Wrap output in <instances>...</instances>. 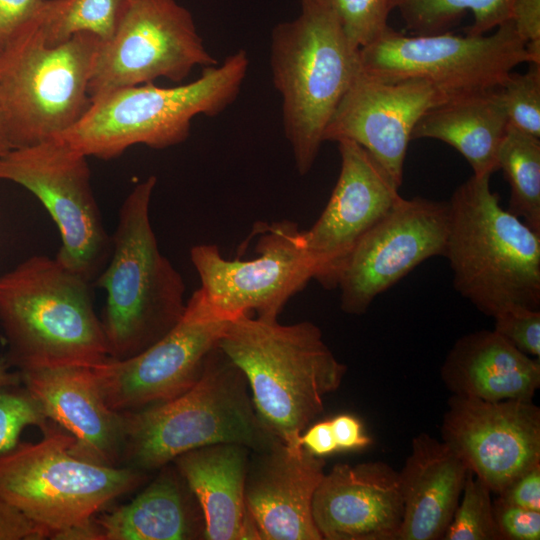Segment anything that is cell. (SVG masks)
I'll return each instance as SVG.
<instances>
[{"label":"cell","instance_id":"8992f818","mask_svg":"<svg viewBox=\"0 0 540 540\" xmlns=\"http://www.w3.org/2000/svg\"><path fill=\"white\" fill-rule=\"evenodd\" d=\"M299 14L272 31L270 67L282 98L285 136L295 167L314 165L326 126L360 70L331 0H298Z\"/></svg>","mask_w":540,"mask_h":540},{"label":"cell","instance_id":"f546056e","mask_svg":"<svg viewBox=\"0 0 540 540\" xmlns=\"http://www.w3.org/2000/svg\"><path fill=\"white\" fill-rule=\"evenodd\" d=\"M490 494L487 484L469 471L442 540H501Z\"/></svg>","mask_w":540,"mask_h":540},{"label":"cell","instance_id":"60d3db41","mask_svg":"<svg viewBox=\"0 0 540 540\" xmlns=\"http://www.w3.org/2000/svg\"><path fill=\"white\" fill-rule=\"evenodd\" d=\"M300 444L309 453L320 458L338 451L330 419L309 425L301 434Z\"/></svg>","mask_w":540,"mask_h":540},{"label":"cell","instance_id":"7a4b0ae2","mask_svg":"<svg viewBox=\"0 0 540 540\" xmlns=\"http://www.w3.org/2000/svg\"><path fill=\"white\" fill-rule=\"evenodd\" d=\"M448 205L444 257L455 290L480 312L540 307V233L500 204L490 176L472 175Z\"/></svg>","mask_w":540,"mask_h":540},{"label":"cell","instance_id":"b9f144b4","mask_svg":"<svg viewBox=\"0 0 540 540\" xmlns=\"http://www.w3.org/2000/svg\"><path fill=\"white\" fill-rule=\"evenodd\" d=\"M56 540H103L100 527L94 519L89 522L79 524L65 529L52 536Z\"/></svg>","mask_w":540,"mask_h":540},{"label":"cell","instance_id":"f6af8a7d","mask_svg":"<svg viewBox=\"0 0 540 540\" xmlns=\"http://www.w3.org/2000/svg\"><path fill=\"white\" fill-rule=\"evenodd\" d=\"M0 50H1V45H0Z\"/></svg>","mask_w":540,"mask_h":540},{"label":"cell","instance_id":"d6a6232c","mask_svg":"<svg viewBox=\"0 0 540 540\" xmlns=\"http://www.w3.org/2000/svg\"><path fill=\"white\" fill-rule=\"evenodd\" d=\"M51 424L39 402L25 387L0 389V454L19 443L25 427L36 426L43 433Z\"/></svg>","mask_w":540,"mask_h":540},{"label":"cell","instance_id":"4fadbf2b","mask_svg":"<svg viewBox=\"0 0 540 540\" xmlns=\"http://www.w3.org/2000/svg\"><path fill=\"white\" fill-rule=\"evenodd\" d=\"M215 64L192 14L176 0H126L112 37L97 51L88 93L91 99L159 78L179 83L195 67Z\"/></svg>","mask_w":540,"mask_h":540},{"label":"cell","instance_id":"9c48e42d","mask_svg":"<svg viewBox=\"0 0 540 540\" xmlns=\"http://www.w3.org/2000/svg\"><path fill=\"white\" fill-rule=\"evenodd\" d=\"M73 437L53 423L36 443L19 442L0 454V497L51 539L91 521L147 478L127 466L94 463L71 451Z\"/></svg>","mask_w":540,"mask_h":540},{"label":"cell","instance_id":"6da1fadb","mask_svg":"<svg viewBox=\"0 0 540 540\" xmlns=\"http://www.w3.org/2000/svg\"><path fill=\"white\" fill-rule=\"evenodd\" d=\"M217 346L244 374L263 426L293 449L302 447L301 434L347 371L309 321L286 325L241 315L228 323Z\"/></svg>","mask_w":540,"mask_h":540},{"label":"cell","instance_id":"ba28073f","mask_svg":"<svg viewBox=\"0 0 540 540\" xmlns=\"http://www.w3.org/2000/svg\"><path fill=\"white\" fill-rule=\"evenodd\" d=\"M41 9L0 50V109L12 149L65 132L91 103L88 84L102 41L80 33L48 45Z\"/></svg>","mask_w":540,"mask_h":540},{"label":"cell","instance_id":"52a82bcc","mask_svg":"<svg viewBox=\"0 0 540 540\" xmlns=\"http://www.w3.org/2000/svg\"><path fill=\"white\" fill-rule=\"evenodd\" d=\"M124 417L122 466L142 472L206 445L236 443L258 450L275 439L256 414L244 374L218 346L187 391Z\"/></svg>","mask_w":540,"mask_h":540},{"label":"cell","instance_id":"484cf974","mask_svg":"<svg viewBox=\"0 0 540 540\" xmlns=\"http://www.w3.org/2000/svg\"><path fill=\"white\" fill-rule=\"evenodd\" d=\"M509 122L498 88L450 99L425 113L411 140L429 138L456 149L473 175L491 176L498 168V152Z\"/></svg>","mask_w":540,"mask_h":540},{"label":"cell","instance_id":"83f0119b","mask_svg":"<svg viewBox=\"0 0 540 540\" xmlns=\"http://www.w3.org/2000/svg\"><path fill=\"white\" fill-rule=\"evenodd\" d=\"M498 168L510 186L507 210L540 233V138L508 125Z\"/></svg>","mask_w":540,"mask_h":540},{"label":"cell","instance_id":"f35d334b","mask_svg":"<svg viewBox=\"0 0 540 540\" xmlns=\"http://www.w3.org/2000/svg\"><path fill=\"white\" fill-rule=\"evenodd\" d=\"M47 533L0 497V540H41Z\"/></svg>","mask_w":540,"mask_h":540},{"label":"cell","instance_id":"3957f363","mask_svg":"<svg viewBox=\"0 0 540 540\" xmlns=\"http://www.w3.org/2000/svg\"><path fill=\"white\" fill-rule=\"evenodd\" d=\"M0 325L19 371L108 358L90 281L56 257L33 255L0 275Z\"/></svg>","mask_w":540,"mask_h":540},{"label":"cell","instance_id":"7bdbcfd3","mask_svg":"<svg viewBox=\"0 0 540 540\" xmlns=\"http://www.w3.org/2000/svg\"><path fill=\"white\" fill-rule=\"evenodd\" d=\"M6 357L0 359V389L22 384L20 371H10Z\"/></svg>","mask_w":540,"mask_h":540},{"label":"cell","instance_id":"4316f807","mask_svg":"<svg viewBox=\"0 0 540 540\" xmlns=\"http://www.w3.org/2000/svg\"><path fill=\"white\" fill-rule=\"evenodd\" d=\"M514 0H394L405 27L412 35H432L447 31L464 14L471 12L469 35H484L510 20Z\"/></svg>","mask_w":540,"mask_h":540},{"label":"cell","instance_id":"d6986e66","mask_svg":"<svg viewBox=\"0 0 540 540\" xmlns=\"http://www.w3.org/2000/svg\"><path fill=\"white\" fill-rule=\"evenodd\" d=\"M324 467V458L276 438L251 450L244 498L257 540H322L312 503Z\"/></svg>","mask_w":540,"mask_h":540},{"label":"cell","instance_id":"603a6c76","mask_svg":"<svg viewBox=\"0 0 540 540\" xmlns=\"http://www.w3.org/2000/svg\"><path fill=\"white\" fill-rule=\"evenodd\" d=\"M539 360L494 330H479L456 340L440 377L452 395L486 401L532 400L540 387Z\"/></svg>","mask_w":540,"mask_h":540},{"label":"cell","instance_id":"277c9868","mask_svg":"<svg viewBox=\"0 0 540 540\" xmlns=\"http://www.w3.org/2000/svg\"><path fill=\"white\" fill-rule=\"evenodd\" d=\"M157 179L149 176L124 199L108 263L97 277L106 293L100 318L108 357L124 360L149 348L181 319L185 284L159 249L150 221Z\"/></svg>","mask_w":540,"mask_h":540},{"label":"cell","instance_id":"ab89813d","mask_svg":"<svg viewBox=\"0 0 540 540\" xmlns=\"http://www.w3.org/2000/svg\"><path fill=\"white\" fill-rule=\"evenodd\" d=\"M338 451L361 450L372 443L363 424L354 415L339 414L330 419Z\"/></svg>","mask_w":540,"mask_h":540},{"label":"cell","instance_id":"e0dca14e","mask_svg":"<svg viewBox=\"0 0 540 540\" xmlns=\"http://www.w3.org/2000/svg\"><path fill=\"white\" fill-rule=\"evenodd\" d=\"M450 99L427 80L388 82L360 69L332 114L323 140L359 144L400 188L414 127L425 113Z\"/></svg>","mask_w":540,"mask_h":540},{"label":"cell","instance_id":"ffe728a7","mask_svg":"<svg viewBox=\"0 0 540 540\" xmlns=\"http://www.w3.org/2000/svg\"><path fill=\"white\" fill-rule=\"evenodd\" d=\"M403 512L398 471L383 461L336 464L312 503L322 540H397Z\"/></svg>","mask_w":540,"mask_h":540},{"label":"cell","instance_id":"f1b7e54d","mask_svg":"<svg viewBox=\"0 0 540 540\" xmlns=\"http://www.w3.org/2000/svg\"><path fill=\"white\" fill-rule=\"evenodd\" d=\"M126 0H45L41 29L48 45L55 46L80 33L108 41Z\"/></svg>","mask_w":540,"mask_h":540},{"label":"cell","instance_id":"8fae6325","mask_svg":"<svg viewBox=\"0 0 540 540\" xmlns=\"http://www.w3.org/2000/svg\"><path fill=\"white\" fill-rule=\"evenodd\" d=\"M87 156L58 137L13 148L0 157V180L30 191L55 222L61 246L55 256L88 281L108 262L111 237L90 183Z\"/></svg>","mask_w":540,"mask_h":540},{"label":"cell","instance_id":"5b68a950","mask_svg":"<svg viewBox=\"0 0 540 540\" xmlns=\"http://www.w3.org/2000/svg\"><path fill=\"white\" fill-rule=\"evenodd\" d=\"M249 68L245 50L204 67L196 80L174 87H121L94 98L82 117L55 136L85 156L109 160L143 144L165 149L184 142L198 115L214 117L238 97Z\"/></svg>","mask_w":540,"mask_h":540},{"label":"cell","instance_id":"4dcf8cb0","mask_svg":"<svg viewBox=\"0 0 540 540\" xmlns=\"http://www.w3.org/2000/svg\"><path fill=\"white\" fill-rule=\"evenodd\" d=\"M525 73L511 72L498 88L509 125L540 138V64Z\"/></svg>","mask_w":540,"mask_h":540},{"label":"cell","instance_id":"74e56055","mask_svg":"<svg viewBox=\"0 0 540 540\" xmlns=\"http://www.w3.org/2000/svg\"><path fill=\"white\" fill-rule=\"evenodd\" d=\"M45 0H0V45L8 41L40 11Z\"/></svg>","mask_w":540,"mask_h":540},{"label":"cell","instance_id":"e575fe53","mask_svg":"<svg viewBox=\"0 0 540 540\" xmlns=\"http://www.w3.org/2000/svg\"><path fill=\"white\" fill-rule=\"evenodd\" d=\"M493 512L501 540L540 539V511L509 504L497 498L493 502Z\"/></svg>","mask_w":540,"mask_h":540},{"label":"cell","instance_id":"1f68e13d","mask_svg":"<svg viewBox=\"0 0 540 540\" xmlns=\"http://www.w3.org/2000/svg\"><path fill=\"white\" fill-rule=\"evenodd\" d=\"M342 29L357 49L377 41L389 28L394 0H331Z\"/></svg>","mask_w":540,"mask_h":540},{"label":"cell","instance_id":"836d02e7","mask_svg":"<svg viewBox=\"0 0 540 540\" xmlns=\"http://www.w3.org/2000/svg\"><path fill=\"white\" fill-rule=\"evenodd\" d=\"M494 331L524 354L540 359V310L516 308L493 317Z\"/></svg>","mask_w":540,"mask_h":540},{"label":"cell","instance_id":"d4e9b609","mask_svg":"<svg viewBox=\"0 0 540 540\" xmlns=\"http://www.w3.org/2000/svg\"><path fill=\"white\" fill-rule=\"evenodd\" d=\"M158 476L129 503L95 516L103 540H191L204 538L199 505L176 468Z\"/></svg>","mask_w":540,"mask_h":540},{"label":"cell","instance_id":"ac0fdd59","mask_svg":"<svg viewBox=\"0 0 540 540\" xmlns=\"http://www.w3.org/2000/svg\"><path fill=\"white\" fill-rule=\"evenodd\" d=\"M340 173L329 201L316 222L302 230L324 288L337 287L339 273L354 246L401 197L399 187L359 144L340 140Z\"/></svg>","mask_w":540,"mask_h":540},{"label":"cell","instance_id":"7402d4cb","mask_svg":"<svg viewBox=\"0 0 540 540\" xmlns=\"http://www.w3.org/2000/svg\"><path fill=\"white\" fill-rule=\"evenodd\" d=\"M469 469L442 441L422 432L398 471L404 512L397 540H442Z\"/></svg>","mask_w":540,"mask_h":540},{"label":"cell","instance_id":"2e32d148","mask_svg":"<svg viewBox=\"0 0 540 540\" xmlns=\"http://www.w3.org/2000/svg\"><path fill=\"white\" fill-rule=\"evenodd\" d=\"M441 440L497 495L540 464V408L532 400L452 395Z\"/></svg>","mask_w":540,"mask_h":540},{"label":"cell","instance_id":"d590c367","mask_svg":"<svg viewBox=\"0 0 540 540\" xmlns=\"http://www.w3.org/2000/svg\"><path fill=\"white\" fill-rule=\"evenodd\" d=\"M510 20L525 44L529 63L540 64V0H514Z\"/></svg>","mask_w":540,"mask_h":540},{"label":"cell","instance_id":"30bf717a","mask_svg":"<svg viewBox=\"0 0 540 540\" xmlns=\"http://www.w3.org/2000/svg\"><path fill=\"white\" fill-rule=\"evenodd\" d=\"M360 69L382 81L424 79L451 98L499 88L515 67L529 63L511 20L491 35H405L391 27L359 50Z\"/></svg>","mask_w":540,"mask_h":540},{"label":"cell","instance_id":"ee69618b","mask_svg":"<svg viewBox=\"0 0 540 540\" xmlns=\"http://www.w3.org/2000/svg\"><path fill=\"white\" fill-rule=\"evenodd\" d=\"M12 149L6 123L0 109V157Z\"/></svg>","mask_w":540,"mask_h":540},{"label":"cell","instance_id":"7c38bea8","mask_svg":"<svg viewBox=\"0 0 540 540\" xmlns=\"http://www.w3.org/2000/svg\"><path fill=\"white\" fill-rule=\"evenodd\" d=\"M253 235L257 243L251 259L228 260L213 244L192 247L190 259L199 289L217 313L230 320L251 312L277 320L289 299L314 279L313 263L296 222L258 223Z\"/></svg>","mask_w":540,"mask_h":540},{"label":"cell","instance_id":"9a60e30c","mask_svg":"<svg viewBox=\"0 0 540 540\" xmlns=\"http://www.w3.org/2000/svg\"><path fill=\"white\" fill-rule=\"evenodd\" d=\"M447 227V202L400 197L348 255L336 287L342 311L364 314L418 265L444 256Z\"/></svg>","mask_w":540,"mask_h":540},{"label":"cell","instance_id":"44dd1931","mask_svg":"<svg viewBox=\"0 0 540 540\" xmlns=\"http://www.w3.org/2000/svg\"><path fill=\"white\" fill-rule=\"evenodd\" d=\"M20 373L22 384L46 417L73 437L75 455L101 465L122 466L124 413L107 405L92 367L67 365Z\"/></svg>","mask_w":540,"mask_h":540},{"label":"cell","instance_id":"8d00e7d4","mask_svg":"<svg viewBox=\"0 0 540 540\" xmlns=\"http://www.w3.org/2000/svg\"><path fill=\"white\" fill-rule=\"evenodd\" d=\"M498 498L509 504L540 511V464L514 479L498 494Z\"/></svg>","mask_w":540,"mask_h":540},{"label":"cell","instance_id":"cb8c5ba5","mask_svg":"<svg viewBox=\"0 0 540 540\" xmlns=\"http://www.w3.org/2000/svg\"><path fill=\"white\" fill-rule=\"evenodd\" d=\"M251 449L217 443L187 451L173 462L195 497L206 540H257L247 514L245 479Z\"/></svg>","mask_w":540,"mask_h":540},{"label":"cell","instance_id":"5bb4252c","mask_svg":"<svg viewBox=\"0 0 540 540\" xmlns=\"http://www.w3.org/2000/svg\"><path fill=\"white\" fill-rule=\"evenodd\" d=\"M230 321L196 290L178 323L156 343L128 359L108 357L92 367L105 402L112 410L126 413L184 393L200 377Z\"/></svg>","mask_w":540,"mask_h":540}]
</instances>
